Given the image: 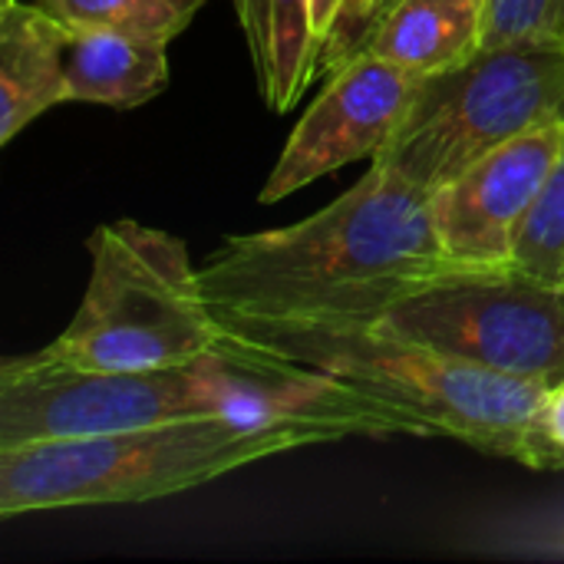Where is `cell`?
Here are the masks:
<instances>
[{
    "instance_id": "1",
    "label": "cell",
    "mask_w": 564,
    "mask_h": 564,
    "mask_svg": "<svg viewBox=\"0 0 564 564\" xmlns=\"http://www.w3.org/2000/svg\"><path fill=\"white\" fill-rule=\"evenodd\" d=\"M449 268L430 195L370 162L317 215L225 238L198 271L221 324L278 330L380 321Z\"/></svg>"
},
{
    "instance_id": "2",
    "label": "cell",
    "mask_w": 564,
    "mask_h": 564,
    "mask_svg": "<svg viewBox=\"0 0 564 564\" xmlns=\"http://www.w3.org/2000/svg\"><path fill=\"white\" fill-rule=\"evenodd\" d=\"M235 340L364 390L380 406L410 420L416 436H449L496 459L552 473L539 416L545 387L512 380L476 364L387 334L373 321L241 330Z\"/></svg>"
},
{
    "instance_id": "3",
    "label": "cell",
    "mask_w": 564,
    "mask_h": 564,
    "mask_svg": "<svg viewBox=\"0 0 564 564\" xmlns=\"http://www.w3.org/2000/svg\"><path fill=\"white\" fill-rule=\"evenodd\" d=\"M304 446L314 440L297 430L245 426L228 416L26 443L0 449V516L155 502Z\"/></svg>"
},
{
    "instance_id": "4",
    "label": "cell",
    "mask_w": 564,
    "mask_h": 564,
    "mask_svg": "<svg viewBox=\"0 0 564 564\" xmlns=\"http://www.w3.org/2000/svg\"><path fill=\"white\" fill-rule=\"evenodd\" d=\"M89 284L40 360L79 370H155L218 354L221 321L182 238L135 218L102 221L89 241Z\"/></svg>"
},
{
    "instance_id": "5",
    "label": "cell",
    "mask_w": 564,
    "mask_h": 564,
    "mask_svg": "<svg viewBox=\"0 0 564 564\" xmlns=\"http://www.w3.org/2000/svg\"><path fill=\"white\" fill-rule=\"evenodd\" d=\"M564 122V46H482L426 76L373 165L433 195L512 139Z\"/></svg>"
},
{
    "instance_id": "6",
    "label": "cell",
    "mask_w": 564,
    "mask_h": 564,
    "mask_svg": "<svg viewBox=\"0 0 564 564\" xmlns=\"http://www.w3.org/2000/svg\"><path fill=\"white\" fill-rule=\"evenodd\" d=\"M373 324L512 380L564 383V284L516 264L449 268Z\"/></svg>"
},
{
    "instance_id": "7",
    "label": "cell",
    "mask_w": 564,
    "mask_h": 564,
    "mask_svg": "<svg viewBox=\"0 0 564 564\" xmlns=\"http://www.w3.org/2000/svg\"><path fill=\"white\" fill-rule=\"evenodd\" d=\"M225 400L221 354L155 370H79L20 354L0 364V449L221 416Z\"/></svg>"
},
{
    "instance_id": "8",
    "label": "cell",
    "mask_w": 564,
    "mask_h": 564,
    "mask_svg": "<svg viewBox=\"0 0 564 564\" xmlns=\"http://www.w3.org/2000/svg\"><path fill=\"white\" fill-rule=\"evenodd\" d=\"M420 83L423 79L416 73L373 53L347 59L327 76L314 106L291 129L261 185V205H274L350 162H373L403 122Z\"/></svg>"
},
{
    "instance_id": "9",
    "label": "cell",
    "mask_w": 564,
    "mask_h": 564,
    "mask_svg": "<svg viewBox=\"0 0 564 564\" xmlns=\"http://www.w3.org/2000/svg\"><path fill=\"white\" fill-rule=\"evenodd\" d=\"M564 142V122L525 132L430 195L453 268H502Z\"/></svg>"
},
{
    "instance_id": "10",
    "label": "cell",
    "mask_w": 564,
    "mask_h": 564,
    "mask_svg": "<svg viewBox=\"0 0 564 564\" xmlns=\"http://www.w3.org/2000/svg\"><path fill=\"white\" fill-rule=\"evenodd\" d=\"M69 26L30 0L0 3V145L66 102Z\"/></svg>"
},
{
    "instance_id": "11",
    "label": "cell",
    "mask_w": 564,
    "mask_h": 564,
    "mask_svg": "<svg viewBox=\"0 0 564 564\" xmlns=\"http://www.w3.org/2000/svg\"><path fill=\"white\" fill-rule=\"evenodd\" d=\"M489 0H397L360 53L420 79L469 63L486 43Z\"/></svg>"
},
{
    "instance_id": "12",
    "label": "cell",
    "mask_w": 564,
    "mask_h": 564,
    "mask_svg": "<svg viewBox=\"0 0 564 564\" xmlns=\"http://www.w3.org/2000/svg\"><path fill=\"white\" fill-rule=\"evenodd\" d=\"M169 43L122 30H69L66 102L135 109L165 93Z\"/></svg>"
},
{
    "instance_id": "13",
    "label": "cell",
    "mask_w": 564,
    "mask_h": 564,
    "mask_svg": "<svg viewBox=\"0 0 564 564\" xmlns=\"http://www.w3.org/2000/svg\"><path fill=\"white\" fill-rule=\"evenodd\" d=\"M258 93L271 112H288L317 83L311 0H231Z\"/></svg>"
},
{
    "instance_id": "14",
    "label": "cell",
    "mask_w": 564,
    "mask_h": 564,
    "mask_svg": "<svg viewBox=\"0 0 564 564\" xmlns=\"http://www.w3.org/2000/svg\"><path fill=\"white\" fill-rule=\"evenodd\" d=\"M69 30H122L172 43L205 0H30Z\"/></svg>"
},
{
    "instance_id": "15",
    "label": "cell",
    "mask_w": 564,
    "mask_h": 564,
    "mask_svg": "<svg viewBox=\"0 0 564 564\" xmlns=\"http://www.w3.org/2000/svg\"><path fill=\"white\" fill-rule=\"evenodd\" d=\"M516 268L564 284V142L516 238Z\"/></svg>"
},
{
    "instance_id": "16",
    "label": "cell",
    "mask_w": 564,
    "mask_h": 564,
    "mask_svg": "<svg viewBox=\"0 0 564 564\" xmlns=\"http://www.w3.org/2000/svg\"><path fill=\"white\" fill-rule=\"evenodd\" d=\"M502 43L564 46V0H489L482 46Z\"/></svg>"
},
{
    "instance_id": "17",
    "label": "cell",
    "mask_w": 564,
    "mask_h": 564,
    "mask_svg": "<svg viewBox=\"0 0 564 564\" xmlns=\"http://www.w3.org/2000/svg\"><path fill=\"white\" fill-rule=\"evenodd\" d=\"M393 7L397 0H347L330 36L324 40L317 53V79H327L347 59H354Z\"/></svg>"
},
{
    "instance_id": "18",
    "label": "cell",
    "mask_w": 564,
    "mask_h": 564,
    "mask_svg": "<svg viewBox=\"0 0 564 564\" xmlns=\"http://www.w3.org/2000/svg\"><path fill=\"white\" fill-rule=\"evenodd\" d=\"M539 430H542V440L552 453V466L564 469V383L545 393Z\"/></svg>"
},
{
    "instance_id": "19",
    "label": "cell",
    "mask_w": 564,
    "mask_h": 564,
    "mask_svg": "<svg viewBox=\"0 0 564 564\" xmlns=\"http://www.w3.org/2000/svg\"><path fill=\"white\" fill-rule=\"evenodd\" d=\"M347 0H311V23H314V40H317V53L324 46V40L330 36L340 10H344Z\"/></svg>"
}]
</instances>
